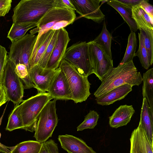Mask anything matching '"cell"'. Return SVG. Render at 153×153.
<instances>
[{"mask_svg": "<svg viewBox=\"0 0 153 153\" xmlns=\"http://www.w3.org/2000/svg\"><path fill=\"white\" fill-rule=\"evenodd\" d=\"M100 86L94 92L96 98L100 97L114 88L125 84L139 86L142 82L141 74L133 60L111 69L104 76Z\"/></svg>", "mask_w": 153, "mask_h": 153, "instance_id": "1", "label": "cell"}, {"mask_svg": "<svg viewBox=\"0 0 153 153\" xmlns=\"http://www.w3.org/2000/svg\"><path fill=\"white\" fill-rule=\"evenodd\" d=\"M56 0H22L13 9V23L38 22L50 9L56 7Z\"/></svg>", "mask_w": 153, "mask_h": 153, "instance_id": "2", "label": "cell"}, {"mask_svg": "<svg viewBox=\"0 0 153 153\" xmlns=\"http://www.w3.org/2000/svg\"><path fill=\"white\" fill-rule=\"evenodd\" d=\"M75 11L54 7L49 10L38 23L37 27L31 30L30 34L38 32L36 43L42 35L51 30H59L72 24L76 18ZM35 43V44H36Z\"/></svg>", "mask_w": 153, "mask_h": 153, "instance_id": "3", "label": "cell"}, {"mask_svg": "<svg viewBox=\"0 0 153 153\" xmlns=\"http://www.w3.org/2000/svg\"><path fill=\"white\" fill-rule=\"evenodd\" d=\"M52 99L48 92H38L23 100L19 107L24 126L23 129L31 132L35 131L42 110Z\"/></svg>", "mask_w": 153, "mask_h": 153, "instance_id": "4", "label": "cell"}, {"mask_svg": "<svg viewBox=\"0 0 153 153\" xmlns=\"http://www.w3.org/2000/svg\"><path fill=\"white\" fill-rule=\"evenodd\" d=\"M59 68L64 73L72 94V100L75 103L85 101L91 94V83L88 77L80 74L69 62L63 59Z\"/></svg>", "mask_w": 153, "mask_h": 153, "instance_id": "5", "label": "cell"}, {"mask_svg": "<svg viewBox=\"0 0 153 153\" xmlns=\"http://www.w3.org/2000/svg\"><path fill=\"white\" fill-rule=\"evenodd\" d=\"M57 100L48 101L42 110L38 120L34 137L36 141L42 143L52 136L58 119L56 107Z\"/></svg>", "mask_w": 153, "mask_h": 153, "instance_id": "6", "label": "cell"}, {"mask_svg": "<svg viewBox=\"0 0 153 153\" xmlns=\"http://www.w3.org/2000/svg\"><path fill=\"white\" fill-rule=\"evenodd\" d=\"M64 59L73 65L81 74L88 77L93 74L90 60L88 43L79 41L67 48Z\"/></svg>", "mask_w": 153, "mask_h": 153, "instance_id": "7", "label": "cell"}, {"mask_svg": "<svg viewBox=\"0 0 153 153\" xmlns=\"http://www.w3.org/2000/svg\"><path fill=\"white\" fill-rule=\"evenodd\" d=\"M37 38V35L27 33L12 42L8 55V59L15 66L19 64H24L29 71L30 60Z\"/></svg>", "mask_w": 153, "mask_h": 153, "instance_id": "8", "label": "cell"}, {"mask_svg": "<svg viewBox=\"0 0 153 153\" xmlns=\"http://www.w3.org/2000/svg\"><path fill=\"white\" fill-rule=\"evenodd\" d=\"M15 67L14 64L8 59L2 83L6 89L9 100L14 105L23 101L24 89L21 81L16 73Z\"/></svg>", "mask_w": 153, "mask_h": 153, "instance_id": "9", "label": "cell"}, {"mask_svg": "<svg viewBox=\"0 0 153 153\" xmlns=\"http://www.w3.org/2000/svg\"><path fill=\"white\" fill-rule=\"evenodd\" d=\"M88 43L89 59L93 74L102 81L105 75L113 68L112 59L93 40Z\"/></svg>", "mask_w": 153, "mask_h": 153, "instance_id": "10", "label": "cell"}, {"mask_svg": "<svg viewBox=\"0 0 153 153\" xmlns=\"http://www.w3.org/2000/svg\"><path fill=\"white\" fill-rule=\"evenodd\" d=\"M60 71L59 68L52 70L43 68L37 64L29 69V73L34 88L38 92H46L53 79Z\"/></svg>", "mask_w": 153, "mask_h": 153, "instance_id": "11", "label": "cell"}, {"mask_svg": "<svg viewBox=\"0 0 153 153\" xmlns=\"http://www.w3.org/2000/svg\"><path fill=\"white\" fill-rule=\"evenodd\" d=\"M100 0H70L75 10L81 16L98 23L102 22L105 16L100 10Z\"/></svg>", "mask_w": 153, "mask_h": 153, "instance_id": "12", "label": "cell"}, {"mask_svg": "<svg viewBox=\"0 0 153 153\" xmlns=\"http://www.w3.org/2000/svg\"><path fill=\"white\" fill-rule=\"evenodd\" d=\"M70 40L65 29L62 28L59 30L57 41L46 68L55 70L59 68Z\"/></svg>", "mask_w": 153, "mask_h": 153, "instance_id": "13", "label": "cell"}, {"mask_svg": "<svg viewBox=\"0 0 153 153\" xmlns=\"http://www.w3.org/2000/svg\"><path fill=\"white\" fill-rule=\"evenodd\" d=\"M48 93L52 99L72 100V94L66 76L62 71L55 76L49 87Z\"/></svg>", "mask_w": 153, "mask_h": 153, "instance_id": "14", "label": "cell"}, {"mask_svg": "<svg viewBox=\"0 0 153 153\" xmlns=\"http://www.w3.org/2000/svg\"><path fill=\"white\" fill-rule=\"evenodd\" d=\"M130 141V153H153V146L140 123L132 131Z\"/></svg>", "mask_w": 153, "mask_h": 153, "instance_id": "15", "label": "cell"}, {"mask_svg": "<svg viewBox=\"0 0 153 153\" xmlns=\"http://www.w3.org/2000/svg\"><path fill=\"white\" fill-rule=\"evenodd\" d=\"M61 147L68 153H97L82 139L72 135H59Z\"/></svg>", "mask_w": 153, "mask_h": 153, "instance_id": "16", "label": "cell"}, {"mask_svg": "<svg viewBox=\"0 0 153 153\" xmlns=\"http://www.w3.org/2000/svg\"><path fill=\"white\" fill-rule=\"evenodd\" d=\"M135 110L132 105H125L120 106L109 117V124L112 128H117L126 126L128 123Z\"/></svg>", "mask_w": 153, "mask_h": 153, "instance_id": "17", "label": "cell"}, {"mask_svg": "<svg viewBox=\"0 0 153 153\" xmlns=\"http://www.w3.org/2000/svg\"><path fill=\"white\" fill-rule=\"evenodd\" d=\"M132 86L126 84L113 89L101 97L96 98L97 103L107 105L124 98L132 90Z\"/></svg>", "mask_w": 153, "mask_h": 153, "instance_id": "18", "label": "cell"}, {"mask_svg": "<svg viewBox=\"0 0 153 153\" xmlns=\"http://www.w3.org/2000/svg\"><path fill=\"white\" fill-rule=\"evenodd\" d=\"M55 30H49L43 34L35 44L29 62V69L38 64L50 42Z\"/></svg>", "mask_w": 153, "mask_h": 153, "instance_id": "19", "label": "cell"}, {"mask_svg": "<svg viewBox=\"0 0 153 153\" xmlns=\"http://www.w3.org/2000/svg\"><path fill=\"white\" fill-rule=\"evenodd\" d=\"M132 12L138 29L153 32V19L143 8L137 5L132 7Z\"/></svg>", "mask_w": 153, "mask_h": 153, "instance_id": "20", "label": "cell"}, {"mask_svg": "<svg viewBox=\"0 0 153 153\" xmlns=\"http://www.w3.org/2000/svg\"><path fill=\"white\" fill-rule=\"evenodd\" d=\"M153 146V115L146 99L143 98L140 121Z\"/></svg>", "mask_w": 153, "mask_h": 153, "instance_id": "21", "label": "cell"}, {"mask_svg": "<svg viewBox=\"0 0 153 153\" xmlns=\"http://www.w3.org/2000/svg\"><path fill=\"white\" fill-rule=\"evenodd\" d=\"M107 3L118 12L129 27L131 31H137V26L132 18V8L117 0H108Z\"/></svg>", "mask_w": 153, "mask_h": 153, "instance_id": "22", "label": "cell"}, {"mask_svg": "<svg viewBox=\"0 0 153 153\" xmlns=\"http://www.w3.org/2000/svg\"><path fill=\"white\" fill-rule=\"evenodd\" d=\"M143 84L142 95L149 105L151 114L153 115V68L144 73L142 77Z\"/></svg>", "mask_w": 153, "mask_h": 153, "instance_id": "23", "label": "cell"}, {"mask_svg": "<svg viewBox=\"0 0 153 153\" xmlns=\"http://www.w3.org/2000/svg\"><path fill=\"white\" fill-rule=\"evenodd\" d=\"M38 23L31 22L22 24L13 23L7 37L12 42L23 37L30 29L37 27Z\"/></svg>", "mask_w": 153, "mask_h": 153, "instance_id": "24", "label": "cell"}, {"mask_svg": "<svg viewBox=\"0 0 153 153\" xmlns=\"http://www.w3.org/2000/svg\"><path fill=\"white\" fill-rule=\"evenodd\" d=\"M102 31L93 41L98 44L105 53L112 59L111 51L112 36L107 30L105 21H104Z\"/></svg>", "mask_w": 153, "mask_h": 153, "instance_id": "25", "label": "cell"}, {"mask_svg": "<svg viewBox=\"0 0 153 153\" xmlns=\"http://www.w3.org/2000/svg\"><path fill=\"white\" fill-rule=\"evenodd\" d=\"M42 143L29 140L22 142L13 147L10 153H39Z\"/></svg>", "mask_w": 153, "mask_h": 153, "instance_id": "26", "label": "cell"}, {"mask_svg": "<svg viewBox=\"0 0 153 153\" xmlns=\"http://www.w3.org/2000/svg\"><path fill=\"white\" fill-rule=\"evenodd\" d=\"M19 104L15 105L8 118L6 130L12 131L16 129H23L24 126L19 109Z\"/></svg>", "mask_w": 153, "mask_h": 153, "instance_id": "27", "label": "cell"}, {"mask_svg": "<svg viewBox=\"0 0 153 153\" xmlns=\"http://www.w3.org/2000/svg\"><path fill=\"white\" fill-rule=\"evenodd\" d=\"M137 42L135 32L131 31L128 36V44L125 53L120 64H124L132 60L135 56Z\"/></svg>", "mask_w": 153, "mask_h": 153, "instance_id": "28", "label": "cell"}, {"mask_svg": "<svg viewBox=\"0 0 153 153\" xmlns=\"http://www.w3.org/2000/svg\"><path fill=\"white\" fill-rule=\"evenodd\" d=\"M146 48L150 66L153 63V32L140 30Z\"/></svg>", "mask_w": 153, "mask_h": 153, "instance_id": "29", "label": "cell"}, {"mask_svg": "<svg viewBox=\"0 0 153 153\" xmlns=\"http://www.w3.org/2000/svg\"><path fill=\"white\" fill-rule=\"evenodd\" d=\"M15 71L21 81L24 89L34 88L26 66L24 64H19L16 65Z\"/></svg>", "mask_w": 153, "mask_h": 153, "instance_id": "30", "label": "cell"}, {"mask_svg": "<svg viewBox=\"0 0 153 153\" xmlns=\"http://www.w3.org/2000/svg\"><path fill=\"white\" fill-rule=\"evenodd\" d=\"M99 117L98 113L94 110H90L86 115L83 121L77 127V131L86 129H93L97 125Z\"/></svg>", "mask_w": 153, "mask_h": 153, "instance_id": "31", "label": "cell"}, {"mask_svg": "<svg viewBox=\"0 0 153 153\" xmlns=\"http://www.w3.org/2000/svg\"><path fill=\"white\" fill-rule=\"evenodd\" d=\"M59 30L55 31L45 51L38 64L43 68H46L48 60L52 53L57 39Z\"/></svg>", "mask_w": 153, "mask_h": 153, "instance_id": "32", "label": "cell"}, {"mask_svg": "<svg viewBox=\"0 0 153 153\" xmlns=\"http://www.w3.org/2000/svg\"><path fill=\"white\" fill-rule=\"evenodd\" d=\"M139 47L135 54L134 56H137L142 66L146 69H148L150 66L149 65L147 52L144 46L142 35L138 33Z\"/></svg>", "mask_w": 153, "mask_h": 153, "instance_id": "33", "label": "cell"}, {"mask_svg": "<svg viewBox=\"0 0 153 153\" xmlns=\"http://www.w3.org/2000/svg\"><path fill=\"white\" fill-rule=\"evenodd\" d=\"M7 53L5 47L0 45V84L2 82L4 71L8 60Z\"/></svg>", "mask_w": 153, "mask_h": 153, "instance_id": "34", "label": "cell"}, {"mask_svg": "<svg viewBox=\"0 0 153 153\" xmlns=\"http://www.w3.org/2000/svg\"><path fill=\"white\" fill-rule=\"evenodd\" d=\"M12 2L11 0H0V13L4 16L10 10Z\"/></svg>", "mask_w": 153, "mask_h": 153, "instance_id": "35", "label": "cell"}, {"mask_svg": "<svg viewBox=\"0 0 153 153\" xmlns=\"http://www.w3.org/2000/svg\"><path fill=\"white\" fill-rule=\"evenodd\" d=\"M138 5L143 8L153 19V6L149 3L147 0H142Z\"/></svg>", "mask_w": 153, "mask_h": 153, "instance_id": "36", "label": "cell"}, {"mask_svg": "<svg viewBox=\"0 0 153 153\" xmlns=\"http://www.w3.org/2000/svg\"><path fill=\"white\" fill-rule=\"evenodd\" d=\"M56 7L67 8L75 10L70 0H56Z\"/></svg>", "mask_w": 153, "mask_h": 153, "instance_id": "37", "label": "cell"}, {"mask_svg": "<svg viewBox=\"0 0 153 153\" xmlns=\"http://www.w3.org/2000/svg\"><path fill=\"white\" fill-rule=\"evenodd\" d=\"M8 100L6 89L2 84H0V107Z\"/></svg>", "mask_w": 153, "mask_h": 153, "instance_id": "38", "label": "cell"}, {"mask_svg": "<svg viewBox=\"0 0 153 153\" xmlns=\"http://www.w3.org/2000/svg\"><path fill=\"white\" fill-rule=\"evenodd\" d=\"M118 1L127 6L132 8L134 6L138 5L142 0H117Z\"/></svg>", "mask_w": 153, "mask_h": 153, "instance_id": "39", "label": "cell"}, {"mask_svg": "<svg viewBox=\"0 0 153 153\" xmlns=\"http://www.w3.org/2000/svg\"><path fill=\"white\" fill-rule=\"evenodd\" d=\"M39 153H51L50 146L47 141L42 143V145Z\"/></svg>", "mask_w": 153, "mask_h": 153, "instance_id": "40", "label": "cell"}, {"mask_svg": "<svg viewBox=\"0 0 153 153\" xmlns=\"http://www.w3.org/2000/svg\"><path fill=\"white\" fill-rule=\"evenodd\" d=\"M9 147L6 146L0 142V152L2 153H10L11 150L8 148Z\"/></svg>", "mask_w": 153, "mask_h": 153, "instance_id": "41", "label": "cell"}, {"mask_svg": "<svg viewBox=\"0 0 153 153\" xmlns=\"http://www.w3.org/2000/svg\"><path fill=\"white\" fill-rule=\"evenodd\" d=\"M1 16H4L2 14L0 13V17Z\"/></svg>", "mask_w": 153, "mask_h": 153, "instance_id": "42", "label": "cell"}, {"mask_svg": "<svg viewBox=\"0 0 153 153\" xmlns=\"http://www.w3.org/2000/svg\"><path fill=\"white\" fill-rule=\"evenodd\" d=\"M1 133H0V137H1Z\"/></svg>", "mask_w": 153, "mask_h": 153, "instance_id": "43", "label": "cell"}]
</instances>
